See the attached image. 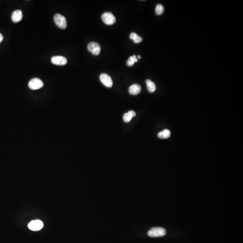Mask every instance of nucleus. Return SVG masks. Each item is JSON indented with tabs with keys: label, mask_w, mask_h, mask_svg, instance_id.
<instances>
[{
	"label": "nucleus",
	"mask_w": 243,
	"mask_h": 243,
	"mask_svg": "<svg viewBox=\"0 0 243 243\" xmlns=\"http://www.w3.org/2000/svg\"><path fill=\"white\" fill-rule=\"evenodd\" d=\"M166 234V231L162 227H154L148 231V235L151 237H162Z\"/></svg>",
	"instance_id": "f257e3e1"
},
{
	"label": "nucleus",
	"mask_w": 243,
	"mask_h": 243,
	"mask_svg": "<svg viewBox=\"0 0 243 243\" xmlns=\"http://www.w3.org/2000/svg\"><path fill=\"white\" fill-rule=\"evenodd\" d=\"M55 23L61 29H65L67 27V21L65 16L59 14H55L54 17Z\"/></svg>",
	"instance_id": "f03ea898"
},
{
	"label": "nucleus",
	"mask_w": 243,
	"mask_h": 243,
	"mask_svg": "<svg viewBox=\"0 0 243 243\" xmlns=\"http://www.w3.org/2000/svg\"><path fill=\"white\" fill-rule=\"evenodd\" d=\"M103 21L107 25H112L116 22L115 16L111 12H105L102 15Z\"/></svg>",
	"instance_id": "7ed1b4c3"
},
{
	"label": "nucleus",
	"mask_w": 243,
	"mask_h": 243,
	"mask_svg": "<svg viewBox=\"0 0 243 243\" xmlns=\"http://www.w3.org/2000/svg\"><path fill=\"white\" fill-rule=\"evenodd\" d=\"M43 81L38 78H34L31 80L28 83L30 89L34 90L40 89L43 86Z\"/></svg>",
	"instance_id": "20e7f679"
},
{
	"label": "nucleus",
	"mask_w": 243,
	"mask_h": 243,
	"mask_svg": "<svg viewBox=\"0 0 243 243\" xmlns=\"http://www.w3.org/2000/svg\"><path fill=\"white\" fill-rule=\"evenodd\" d=\"M87 49L89 51L95 56H98L100 54L101 48L100 45L98 43L91 42L88 44Z\"/></svg>",
	"instance_id": "39448f33"
},
{
	"label": "nucleus",
	"mask_w": 243,
	"mask_h": 243,
	"mask_svg": "<svg viewBox=\"0 0 243 243\" xmlns=\"http://www.w3.org/2000/svg\"><path fill=\"white\" fill-rule=\"evenodd\" d=\"M43 223L39 220H34L28 224V227L32 231H38L41 230L43 227Z\"/></svg>",
	"instance_id": "423d86ee"
},
{
	"label": "nucleus",
	"mask_w": 243,
	"mask_h": 243,
	"mask_svg": "<svg viewBox=\"0 0 243 243\" xmlns=\"http://www.w3.org/2000/svg\"><path fill=\"white\" fill-rule=\"evenodd\" d=\"M100 79L105 86L111 88L113 86V82L111 78L107 74L102 73L100 76Z\"/></svg>",
	"instance_id": "0eeeda50"
},
{
	"label": "nucleus",
	"mask_w": 243,
	"mask_h": 243,
	"mask_svg": "<svg viewBox=\"0 0 243 243\" xmlns=\"http://www.w3.org/2000/svg\"><path fill=\"white\" fill-rule=\"evenodd\" d=\"M51 62L56 65L63 66L67 64V60L65 57L62 56H55L52 57Z\"/></svg>",
	"instance_id": "6e6552de"
},
{
	"label": "nucleus",
	"mask_w": 243,
	"mask_h": 243,
	"mask_svg": "<svg viewBox=\"0 0 243 243\" xmlns=\"http://www.w3.org/2000/svg\"><path fill=\"white\" fill-rule=\"evenodd\" d=\"M22 18L23 14L21 10H15L12 13L11 19L13 22H19L22 20Z\"/></svg>",
	"instance_id": "1a4fd4ad"
},
{
	"label": "nucleus",
	"mask_w": 243,
	"mask_h": 243,
	"mask_svg": "<svg viewBox=\"0 0 243 243\" xmlns=\"http://www.w3.org/2000/svg\"><path fill=\"white\" fill-rule=\"evenodd\" d=\"M141 90V87L139 84H133L129 88V92L132 95L139 94Z\"/></svg>",
	"instance_id": "9d476101"
},
{
	"label": "nucleus",
	"mask_w": 243,
	"mask_h": 243,
	"mask_svg": "<svg viewBox=\"0 0 243 243\" xmlns=\"http://www.w3.org/2000/svg\"><path fill=\"white\" fill-rule=\"evenodd\" d=\"M136 113L134 111H129L127 113H125L123 117L124 121L126 123H128L132 120V118L136 116Z\"/></svg>",
	"instance_id": "9b49d317"
},
{
	"label": "nucleus",
	"mask_w": 243,
	"mask_h": 243,
	"mask_svg": "<svg viewBox=\"0 0 243 243\" xmlns=\"http://www.w3.org/2000/svg\"><path fill=\"white\" fill-rule=\"evenodd\" d=\"M146 83L147 85V89L149 92L153 93L156 91V87L155 84L150 79L146 80Z\"/></svg>",
	"instance_id": "f8f14e48"
},
{
	"label": "nucleus",
	"mask_w": 243,
	"mask_h": 243,
	"mask_svg": "<svg viewBox=\"0 0 243 243\" xmlns=\"http://www.w3.org/2000/svg\"><path fill=\"white\" fill-rule=\"evenodd\" d=\"M171 132L168 129H165L158 133L159 137L161 139H167L171 136Z\"/></svg>",
	"instance_id": "ddd939ff"
},
{
	"label": "nucleus",
	"mask_w": 243,
	"mask_h": 243,
	"mask_svg": "<svg viewBox=\"0 0 243 243\" xmlns=\"http://www.w3.org/2000/svg\"><path fill=\"white\" fill-rule=\"evenodd\" d=\"M130 38L133 41L134 43H139L143 41L142 38L135 32L131 33L130 35Z\"/></svg>",
	"instance_id": "4468645a"
},
{
	"label": "nucleus",
	"mask_w": 243,
	"mask_h": 243,
	"mask_svg": "<svg viewBox=\"0 0 243 243\" xmlns=\"http://www.w3.org/2000/svg\"><path fill=\"white\" fill-rule=\"evenodd\" d=\"M137 61L138 60L137 57L135 55H134L130 57L128 59L127 62V65L129 67H131L133 65L135 62H137Z\"/></svg>",
	"instance_id": "2eb2a0df"
},
{
	"label": "nucleus",
	"mask_w": 243,
	"mask_h": 243,
	"mask_svg": "<svg viewBox=\"0 0 243 243\" xmlns=\"http://www.w3.org/2000/svg\"><path fill=\"white\" fill-rule=\"evenodd\" d=\"M164 8L161 4H158L155 8V13L158 15H160L163 13Z\"/></svg>",
	"instance_id": "dca6fc26"
},
{
	"label": "nucleus",
	"mask_w": 243,
	"mask_h": 243,
	"mask_svg": "<svg viewBox=\"0 0 243 243\" xmlns=\"http://www.w3.org/2000/svg\"><path fill=\"white\" fill-rule=\"evenodd\" d=\"M3 39V35L1 34H0V43L2 42Z\"/></svg>",
	"instance_id": "f3484780"
},
{
	"label": "nucleus",
	"mask_w": 243,
	"mask_h": 243,
	"mask_svg": "<svg viewBox=\"0 0 243 243\" xmlns=\"http://www.w3.org/2000/svg\"><path fill=\"white\" fill-rule=\"evenodd\" d=\"M138 58H139V59H141V56H138Z\"/></svg>",
	"instance_id": "a211bd4d"
}]
</instances>
